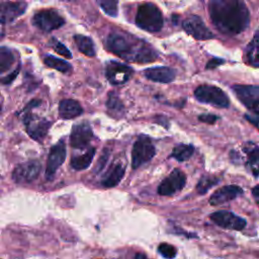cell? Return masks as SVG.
Returning a JSON list of instances; mask_svg holds the SVG:
<instances>
[{"mask_svg": "<svg viewBox=\"0 0 259 259\" xmlns=\"http://www.w3.org/2000/svg\"><path fill=\"white\" fill-rule=\"evenodd\" d=\"M208 11L211 22L223 34H239L250 22L248 7L240 0H212L208 4Z\"/></svg>", "mask_w": 259, "mask_h": 259, "instance_id": "6da1fadb", "label": "cell"}, {"mask_svg": "<svg viewBox=\"0 0 259 259\" xmlns=\"http://www.w3.org/2000/svg\"><path fill=\"white\" fill-rule=\"evenodd\" d=\"M106 47L111 53L134 62L149 63L157 59L156 52L148 44L141 41L135 46L128 38L116 32L108 35Z\"/></svg>", "mask_w": 259, "mask_h": 259, "instance_id": "7a4b0ae2", "label": "cell"}, {"mask_svg": "<svg viewBox=\"0 0 259 259\" xmlns=\"http://www.w3.org/2000/svg\"><path fill=\"white\" fill-rule=\"evenodd\" d=\"M136 24L149 32H157L163 27V15L157 5L153 3L142 4L137 11Z\"/></svg>", "mask_w": 259, "mask_h": 259, "instance_id": "3957f363", "label": "cell"}, {"mask_svg": "<svg viewBox=\"0 0 259 259\" xmlns=\"http://www.w3.org/2000/svg\"><path fill=\"white\" fill-rule=\"evenodd\" d=\"M195 98L203 103L212 104L217 107L226 108L230 104L229 97L219 87L212 85H200L194 90Z\"/></svg>", "mask_w": 259, "mask_h": 259, "instance_id": "277c9868", "label": "cell"}, {"mask_svg": "<svg viewBox=\"0 0 259 259\" xmlns=\"http://www.w3.org/2000/svg\"><path fill=\"white\" fill-rule=\"evenodd\" d=\"M155 147L148 137H140L134 144L132 150V167L137 169L149 162L155 156Z\"/></svg>", "mask_w": 259, "mask_h": 259, "instance_id": "5b68a950", "label": "cell"}, {"mask_svg": "<svg viewBox=\"0 0 259 259\" xmlns=\"http://www.w3.org/2000/svg\"><path fill=\"white\" fill-rule=\"evenodd\" d=\"M32 23L38 29L50 32L64 25L65 19L54 9H44L33 15Z\"/></svg>", "mask_w": 259, "mask_h": 259, "instance_id": "8992f818", "label": "cell"}, {"mask_svg": "<svg viewBox=\"0 0 259 259\" xmlns=\"http://www.w3.org/2000/svg\"><path fill=\"white\" fill-rule=\"evenodd\" d=\"M23 123L30 138L37 142H41L47 136L52 122L46 118L26 112L23 116Z\"/></svg>", "mask_w": 259, "mask_h": 259, "instance_id": "52a82bcc", "label": "cell"}, {"mask_svg": "<svg viewBox=\"0 0 259 259\" xmlns=\"http://www.w3.org/2000/svg\"><path fill=\"white\" fill-rule=\"evenodd\" d=\"M234 93L239 100L254 114L258 115L259 106V88L256 85H235L233 86Z\"/></svg>", "mask_w": 259, "mask_h": 259, "instance_id": "ba28073f", "label": "cell"}, {"mask_svg": "<svg viewBox=\"0 0 259 259\" xmlns=\"http://www.w3.org/2000/svg\"><path fill=\"white\" fill-rule=\"evenodd\" d=\"M41 165L37 160L24 162L16 166L12 172V179L18 184L30 183L36 179Z\"/></svg>", "mask_w": 259, "mask_h": 259, "instance_id": "9c48e42d", "label": "cell"}, {"mask_svg": "<svg viewBox=\"0 0 259 259\" xmlns=\"http://www.w3.org/2000/svg\"><path fill=\"white\" fill-rule=\"evenodd\" d=\"M209 218L217 226L223 229L242 231L246 227L245 219L229 210L214 211L209 215Z\"/></svg>", "mask_w": 259, "mask_h": 259, "instance_id": "30bf717a", "label": "cell"}, {"mask_svg": "<svg viewBox=\"0 0 259 259\" xmlns=\"http://www.w3.org/2000/svg\"><path fill=\"white\" fill-rule=\"evenodd\" d=\"M66 159V144L64 140H60L56 145H54L50 151L47 168H46V178L52 180L55 176V173L64 163Z\"/></svg>", "mask_w": 259, "mask_h": 259, "instance_id": "8fae6325", "label": "cell"}, {"mask_svg": "<svg viewBox=\"0 0 259 259\" xmlns=\"http://www.w3.org/2000/svg\"><path fill=\"white\" fill-rule=\"evenodd\" d=\"M186 183V176L180 169H174L158 186V193L160 195H173L180 191Z\"/></svg>", "mask_w": 259, "mask_h": 259, "instance_id": "7c38bea8", "label": "cell"}, {"mask_svg": "<svg viewBox=\"0 0 259 259\" xmlns=\"http://www.w3.org/2000/svg\"><path fill=\"white\" fill-rule=\"evenodd\" d=\"M183 29L196 39L204 40L213 37V33L207 28L203 20L197 15H191L182 22Z\"/></svg>", "mask_w": 259, "mask_h": 259, "instance_id": "4fadbf2b", "label": "cell"}, {"mask_svg": "<svg viewBox=\"0 0 259 259\" xmlns=\"http://www.w3.org/2000/svg\"><path fill=\"white\" fill-rule=\"evenodd\" d=\"M134 70L118 62H109L105 68V76L111 85H121L133 75Z\"/></svg>", "mask_w": 259, "mask_h": 259, "instance_id": "5bb4252c", "label": "cell"}, {"mask_svg": "<svg viewBox=\"0 0 259 259\" xmlns=\"http://www.w3.org/2000/svg\"><path fill=\"white\" fill-rule=\"evenodd\" d=\"M93 139V132L90 124L86 121L75 124L70 135V145L74 149L86 148Z\"/></svg>", "mask_w": 259, "mask_h": 259, "instance_id": "9a60e30c", "label": "cell"}, {"mask_svg": "<svg viewBox=\"0 0 259 259\" xmlns=\"http://www.w3.org/2000/svg\"><path fill=\"white\" fill-rule=\"evenodd\" d=\"M25 2H0V23L7 24L14 21L26 10Z\"/></svg>", "mask_w": 259, "mask_h": 259, "instance_id": "2e32d148", "label": "cell"}, {"mask_svg": "<svg viewBox=\"0 0 259 259\" xmlns=\"http://www.w3.org/2000/svg\"><path fill=\"white\" fill-rule=\"evenodd\" d=\"M243 189L238 185H227L215 190L209 197V203L211 205H220L243 194Z\"/></svg>", "mask_w": 259, "mask_h": 259, "instance_id": "e0dca14e", "label": "cell"}, {"mask_svg": "<svg viewBox=\"0 0 259 259\" xmlns=\"http://www.w3.org/2000/svg\"><path fill=\"white\" fill-rule=\"evenodd\" d=\"M144 75L154 82L170 83L175 79V71L170 67H153L146 69Z\"/></svg>", "mask_w": 259, "mask_h": 259, "instance_id": "ac0fdd59", "label": "cell"}, {"mask_svg": "<svg viewBox=\"0 0 259 259\" xmlns=\"http://www.w3.org/2000/svg\"><path fill=\"white\" fill-rule=\"evenodd\" d=\"M83 108L74 99H63L59 104V114L64 119H72L82 114Z\"/></svg>", "mask_w": 259, "mask_h": 259, "instance_id": "d6986e66", "label": "cell"}, {"mask_svg": "<svg viewBox=\"0 0 259 259\" xmlns=\"http://www.w3.org/2000/svg\"><path fill=\"white\" fill-rule=\"evenodd\" d=\"M124 166L121 163H114L107 170L105 175L101 180V184L104 187H114L116 186L122 177L124 176Z\"/></svg>", "mask_w": 259, "mask_h": 259, "instance_id": "ffe728a7", "label": "cell"}, {"mask_svg": "<svg viewBox=\"0 0 259 259\" xmlns=\"http://www.w3.org/2000/svg\"><path fill=\"white\" fill-rule=\"evenodd\" d=\"M245 152L247 153V157H248V166L250 168V170L252 171V173L254 174V176H258V163H259V151H258V146L254 143H248L245 148H244Z\"/></svg>", "mask_w": 259, "mask_h": 259, "instance_id": "44dd1931", "label": "cell"}, {"mask_svg": "<svg viewBox=\"0 0 259 259\" xmlns=\"http://www.w3.org/2000/svg\"><path fill=\"white\" fill-rule=\"evenodd\" d=\"M95 155V148H90L85 154L72 158L71 166L75 170H84L89 167Z\"/></svg>", "mask_w": 259, "mask_h": 259, "instance_id": "7402d4cb", "label": "cell"}, {"mask_svg": "<svg viewBox=\"0 0 259 259\" xmlns=\"http://www.w3.org/2000/svg\"><path fill=\"white\" fill-rule=\"evenodd\" d=\"M74 40L78 47V50L87 57L95 56V47L92 39L88 36L77 34L74 36Z\"/></svg>", "mask_w": 259, "mask_h": 259, "instance_id": "603a6c76", "label": "cell"}, {"mask_svg": "<svg viewBox=\"0 0 259 259\" xmlns=\"http://www.w3.org/2000/svg\"><path fill=\"white\" fill-rule=\"evenodd\" d=\"M193 152H194V147L192 145L179 144L173 148L170 157L174 158L179 162H184L192 156Z\"/></svg>", "mask_w": 259, "mask_h": 259, "instance_id": "cb8c5ba5", "label": "cell"}, {"mask_svg": "<svg viewBox=\"0 0 259 259\" xmlns=\"http://www.w3.org/2000/svg\"><path fill=\"white\" fill-rule=\"evenodd\" d=\"M14 62L15 56L13 52L6 47H0V74L9 71Z\"/></svg>", "mask_w": 259, "mask_h": 259, "instance_id": "d4e9b609", "label": "cell"}, {"mask_svg": "<svg viewBox=\"0 0 259 259\" xmlns=\"http://www.w3.org/2000/svg\"><path fill=\"white\" fill-rule=\"evenodd\" d=\"M44 62L49 68H53V69H55L57 71H60L62 73H68L72 70V67L68 62H66L62 59L56 58L52 55L46 56L45 59H44Z\"/></svg>", "mask_w": 259, "mask_h": 259, "instance_id": "484cf974", "label": "cell"}, {"mask_svg": "<svg viewBox=\"0 0 259 259\" xmlns=\"http://www.w3.org/2000/svg\"><path fill=\"white\" fill-rule=\"evenodd\" d=\"M258 42H259L258 31H256L253 36V39L248 45L247 51H246V56H247L248 62L253 67H258V49H259Z\"/></svg>", "mask_w": 259, "mask_h": 259, "instance_id": "4316f807", "label": "cell"}, {"mask_svg": "<svg viewBox=\"0 0 259 259\" xmlns=\"http://www.w3.org/2000/svg\"><path fill=\"white\" fill-rule=\"evenodd\" d=\"M220 180L221 179L218 176H213V175L202 176L196 185V190L198 191V193L204 194L205 192L208 191L209 188H211L212 186L218 184L220 182Z\"/></svg>", "mask_w": 259, "mask_h": 259, "instance_id": "83f0119b", "label": "cell"}, {"mask_svg": "<svg viewBox=\"0 0 259 259\" xmlns=\"http://www.w3.org/2000/svg\"><path fill=\"white\" fill-rule=\"evenodd\" d=\"M106 106L109 111L114 113H120L121 110L123 109L122 102L120 101L118 96L115 95L114 93H109L108 99L106 101Z\"/></svg>", "mask_w": 259, "mask_h": 259, "instance_id": "f1b7e54d", "label": "cell"}, {"mask_svg": "<svg viewBox=\"0 0 259 259\" xmlns=\"http://www.w3.org/2000/svg\"><path fill=\"white\" fill-rule=\"evenodd\" d=\"M158 253L165 259H173L176 257L177 249L168 243H161L158 246Z\"/></svg>", "mask_w": 259, "mask_h": 259, "instance_id": "f546056e", "label": "cell"}, {"mask_svg": "<svg viewBox=\"0 0 259 259\" xmlns=\"http://www.w3.org/2000/svg\"><path fill=\"white\" fill-rule=\"evenodd\" d=\"M98 4L100 5L101 9L108 14L109 16H116L118 9H117V1H113V0H102L99 1Z\"/></svg>", "mask_w": 259, "mask_h": 259, "instance_id": "4dcf8cb0", "label": "cell"}, {"mask_svg": "<svg viewBox=\"0 0 259 259\" xmlns=\"http://www.w3.org/2000/svg\"><path fill=\"white\" fill-rule=\"evenodd\" d=\"M52 46H53L54 50H55L59 55H61V56H63V57H65V58H68V59L72 58V54H71V52L69 51V49H68L66 46H64L62 42H60L59 40L53 38V39H52Z\"/></svg>", "mask_w": 259, "mask_h": 259, "instance_id": "1f68e13d", "label": "cell"}, {"mask_svg": "<svg viewBox=\"0 0 259 259\" xmlns=\"http://www.w3.org/2000/svg\"><path fill=\"white\" fill-rule=\"evenodd\" d=\"M108 156H109L108 151H107V150H104L103 153H102V155H101V157H100V159H99V161H98V163H97V166H96V168H95V171H96V172H100V171L103 169V167L105 166V164H106V162H107Z\"/></svg>", "mask_w": 259, "mask_h": 259, "instance_id": "d6a6232c", "label": "cell"}, {"mask_svg": "<svg viewBox=\"0 0 259 259\" xmlns=\"http://www.w3.org/2000/svg\"><path fill=\"white\" fill-rule=\"evenodd\" d=\"M198 119L202 122L212 124L218 120V116L214 114H210V113H202L198 116Z\"/></svg>", "mask_w": 259, "mask_h": 259, "instance_id": "836d02e7", "label": "cell"}, {"mask_svg": "<svg viewBox=\"0 0 259 259\" xmlns=\"http://www.w3.org/2000/svg\"><path fill=\"white\" fill-rule=\"evenodd\" d=\"M18 71H19V67H17V68H16L12 73H10L9 75H7V76H5V77H3V78H0V83H1V84H9V83H11V82L15 79V77L17 76Z\"/></svg>", "mask_w": 259, "mask_h": 259, "instance_id": "e575fe53", "label": "cell"}, {"mask_svg": "<svg viewBox=\"0 0 259 259\" xmlns=\"http://www.w3.org/2000/svg\"><path fill=\"white\" fill-rule=\"evenodd\" d=\"M223 63H224V60L219 59V58H212V59L206 64L205 68H206V69H214V68H217L218 66H220V65L223 64Z\"/></svg>", "mask_w": 259, "mask_h": 259, "instance_id": "d590c367", "label": "cell"}, {"mask_svg": "<svg viewBox=\"0 0 259 259\" xmlns=\"http://www.w3.org/2000/svg\"><path fill=\"white\" fill-rule=\"evenodd\" d=\"M252 193H253V196H254L256 202L258 203V201H259V185H255L252 188Z\"/></svg>", "mask_w": 259, "mask_h": 259, "instance_id": "8d00e7d4", "label": "cell"}, {"mask_svg": "<svg viewBox=\"0 0 259 259\" xmlns=\"http://www.w3.org/2000/svg\"><path fill=\"white\" fill-rule=\"evenodd\" d=\"M246 118L250 121V122H252L256 127L258 126V115H255L254 117L251 115H246Z\"/></svg>", "mask_w": 259, "mask_h": 259, "instance_id": "74e56055", "label": "cell"}, {"mask_svg": "<svg viewBox=\"0 0 259 259\" xmlns=\"http://www.w3.org/2000/svg\"><path fill=\"white\" fill-rule=\"evenodd\" d=\"M0 113H1V105H0Z\"/></svg>", "mask_w": 259, "mask_h": 259, "instance_id": "f35d334b", "label": "cell"}]
</instances>
